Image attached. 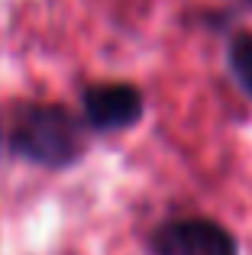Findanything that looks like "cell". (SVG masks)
<instances>
[{
  "mask_svg": "<svg viewBox=\"0 0 252 255\" xmlns=\"http://www.w3.org/2000/svg\"><path fill=\"white\" fill-rule=\"evenodd\" d=\"M81 117L65 104L13 100L0 110V152L45 171H68L88 152Z\"/></svg>",
  "mask_w": 252,
  "mask_h": 255,
  "instance_id": "cell-1",
  "label": "cell"
},
{
  "mask_svg": "<svg viewBox=\"0 0 252 255\" xmlns=\"http://www.w3.org/2000/svg\"><path fill=\"white\" fill-rule=\"evenodd\" d=\"M81 123L88 132H126L145 117V97L129 81H94L81 87Z\"/></svg>",
  "mask_w": 252,
  "mask_h": 255,
  "instance_id": "cell-2",
  "label": "cell"
},
{
  "mask_svg": "<svg viewBox=\"0 0 252 255\" xmlns=\"http://www.w3.org/2000/svg\"><path fill=\"white\" fill-rule=\"evenodd\" d=\"M149 255H240V243L210 217L165 220L145 236Z\"/></svg>",
  "mask_w": 252,
  "mask_h": 255,
  "instance_id": "cell-3",
  "label": "cell"
},
{
  "mask_svg": "<svg viewBox=\"0 0 252 255\" xmlns=\"http://www.w3.org/2000/svg\"><path fill=\"white\" fill-rule=\"evenodd\" d=\"M227 65H230V71H233L236 84L252 97V32L249 29H236L233 36H230Z\"/></svg>",
  "mask_w": 252,
  "mask_h": 255,
  "instance_id": "cell-4",
  "label": "cell"
}]
</instances>
